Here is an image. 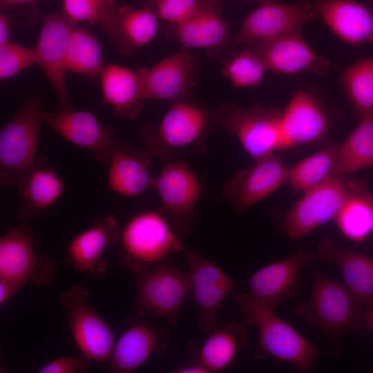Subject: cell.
Here are the masks:
<instances>
[{
	"label": "cell",
	"mask_w": 373,
	"mask_h": 373,
	"mask_svg": "<svg viewBox=\"0 0 373 373\" xmlns=\"http://www.w3.org/2000/svg\"><path fill=\"white\" fill-rule=\"evenodd\" d=\"M309 271L313 279L311 298L297 305L296 311L327 339L332 354L340 357V338L346 334L360 333L365 328V305L344 283L331 278L318 267L311 265Z\"/></svg>",
	"instance_id": "obj_1"
},
{
	"label": "cell",
	"mask_w": 373,
	"mask_h": 373,
	"mask_svg": "<svg viewBox=\"0 0 373 373\" xmlns=\"http://www.w3.org/2000/svg\"><path fill=\"white\" fill-rule=\"evenodd\" d=\"M235 303L245 325L254 326L259 334V359L271 356L292 365L298 372L314 366L318 354L315 344L301 335L273 311L254 300L247 294H238Z\"/></svg>",
	"instance_id": "obj_2"
},
{
	"label": "cell",
	"mask_w": 373,
	"mask_h": 373,
	"mask_svg": "<svg viewBox=\"0 0 373 373\" xmlns=\"http://www.w3.org/2000/svg\"><path fill=\"white\" fill-rule=\"evenodd\" d=\"M42 99L28 98L0 132L1 186L17 184L35 164L43 119Z\"/></svg>",
	"instance_id": "obj_3"
},
{
	"label": "cell",
	"mask_w": 373,
	"mask_h": 373,
	"mask_svg": "<svg viewBox=\"0 0 373 373\" xmlns=\"http://www.w3.org/2000/svg\"><path fill=\"white\" fill-rule=\"evenodd\" d=\"M119 240L124 263L138 274L183 248L179 233L155 211H144L132 217L121 230Z\"/></svg>",
	"instance_id": "obj_4"
},
{
	"label": "cell",
	"mask_w": 373,
	"mask_h": 373,
	"mask_svg": "<svg viewBox=\"0 0 373 373\" xmlns=\"http://www.w3.org/2000/svg\"><path fill=\"white\" fill-rule=\"evenodd\" d=\"M278 107L256 103L249 107L224 103L216 113L219 124L237 137L254 161L273 154L281 147L280 122Z\"/></svg>",
	"instance_id": "obj_5"
},
{
	"label": "cell",
	"mask_w": 373,
	"mask_h": 373,
	"mask_svg": "<svg viewBox=\"0 0 373 373\" xmlns=\"http://www.w3.org/2000/svg\"><path fill=\"white\" fill-rule=\"evenodd\" d=\"M90 291L74 286L59 297L74 342L81 352L95 362L108 361L114 348V334L90 302Z\"/></svg>",
	"instance_id": "obj_6"
},
{
	"label": "cell",
	"mask_w": 373,
	"mask_h": 373,
	"mask_svg": "<svg viewBox=\"0 0 373 373\" xmlns=\"http://www.w3.org/2000/svg\"><path fill=\"white\" fill-rule=\"evenodd\" d=\"M55 263L37 250L28 222L0 238V279L22 288L30 282L48 285L55 273Z\"/></svg>",
	"instance_id": "obj_7"
},
{
	"label": "cell",
	"mask_w": 373,
	"mask_h": 373,
	"mask_svg": "<svg viewBox=\"0 0 373 373\" xmlns=\"http://www.w3.org/2000/svg\"><path fill=\"white\" fill-rule=\"evenodd\" d=\"M139 274L135 299L139 310L176 325L180 308L191 293L189 272L161 264Z\"/></svg>",
	"instance_id": "obj_8"
},
{
	"label": "cell",
	"mask_w": 373,
	"mask_h": 373,
	"mask_svg": "<svg viewBox=\"0 0 373 373\" xmlns=\"http://www.w3.org/2000/svg\"><path fill=\"white\" fill-rule=\"evenodd\" d=\"M355 184L332 175L321 184L303 193L285 220V229L294 240L302 239L334 219L352 192Z\"/></svg>",
	"instance_id": "obj_9"
},
{
	"label": "cell",
	"mask_w": 373,
	"mask_h": 373,
	"mask_svg": "<svg viewBox=\"0 0 373 373\" xmlns=\"http://www.w3.org/2000/svg\"><path fill=\"white\" fill-rule=\"evenodd\" d=\"M185 259L189 269L191 293L197 308L198 325L210 332L218 326L220 307L233 291L236 280L192 249H186Z\"/></svg>",
	"instance_id": "obj_10"
},
{
	"label": "cell",
	"mask_w": 373,
	"mask_h": 373,
	"mask_svg": "<svg viewBox=\"0 0 373 373\" xmlns=\"http://www.w3.org/2000/svg\"><path fill=\"white\" fill-rule=\"evenodd\" d=\"M315 260L314 253L306 246L301 247L289 257L268 264L251 275L247 295L276 311L280 305L298 294L303 271Z\"/></svg>",
	"instance_id": "obj_11"
},
{
	"label": "cell",
	"mask_w": 373,
	"mask_h": 373,
	"mask_svg": "<svg viewBox=\"0 0 373 373\" xmlns=\"http://www.w3.org/2000/svg\"><path fill=\"white\" fill-rule=\"evenodd\" d=\"M317 18L314 4L309 0H296L291 4L268 1L243 20L234 38L237 45L266 41L291 32L301 30Z\"/></svg>",
	"instance_id": "obj_12"
},
{
	"label": "cell",
	"mask_w": 373,
	"mask_h": 373,
	"mask_svg": "<svg viewBox=\"0 0 373 373\" xmlns=\"http://www.w3.org/2000/svg\"><path fill=\"white\" fill-rule=\"evenodd\" d=\"M152 185L175 231L179 234L189 231L200 193L198 179L189 164L184 160L167 164L153 179Z\"/></svg>",
	"instance_id": "obj_13"
},
{
	"label": "cell",
	"mask_w": 373,
	"mask_h": 373,
	"mask_svg": "<svg viewBox=\"0 0 373 373\" xmlns=\"http://www.w3.org/2000/svg\"><path fill=\"white\" fill-rule=\"evenodd\" d=\"M289 169L274 154L255 161L227 181L222 194L233 207L242 211L287 182Z\"/></svg>",
	"instance_id": "obj_14"
},
{
	"label": "cell",
	"mask_w": 373,
	"mask_h": 373,
	"mask_svg": "<svg viewBox=\"0 0 373 373\" xmlns=\"http://www.w3.org/2000/svg\"><path fill=\"white\" fill-rule=\"evenodd\" d=\"M73 21L52 14L44 19L35 50L37 63L46 75L61 109H71L66 82V52Z\"/></svg>",
	"instance_id": "obj_15"
},
{
	"label": "cell",
	"mask_w": 373,
	"mask_h": 373,
	"mask_svg": "<svg viewBox=\"0 0 373 373\" xmlns=\"http://www.w3.org/2000/svg\"><path fill=\"white\" fill-rule=\"evenodd\" d=\"M44 122L66 141L90 151L107 164L116 139L111 126L103 125L93 113L61 109L43 112Z\"/></svg>",
	"instance_id": "obj_16"
},
{
	"label": "cell",
	"mask_w": 373,
	"mask_h": 373,
	"mask_svg": "<svg viewBox=\"0 0 373 373\" xmlns=\"http://www.w3.org/2000/svg\"><path fill=\"white\" fill-rule=\"evenodd\" d=\"M126 323V329L115 341L108 372H131L169 347L166 332L150 322L140 316H130Z\"/></svg>",
	"instance_id": "obj_17"
},
{
	"label": "cell",
	"mask_w": 373,
	"mask_h": 373,
	"mask_svg": "<svg viewBox=\"0 0 373 373\" xmlns=\"http://www.w3.org/2000/svg\"><path fill=\"white\" fill-rule=\"evenodd\" d=\"M251 49L267 70L287 75L310 71L323 75L331 62L318 55L303 38L300 30L253 44Z\"/></svg>",
	"instance_id": "obj_18"
},
{
	"label": "cell",
	"mask_w": 373,
	"mask_h": 373,
	"mask_svg": "<svg viewBox=\"0 0 373 373\" xmlns=\"http://www.w3.org/2000/svg\"><path fill=\"white\" fill-rule=\"evenodd\" d=\"M329 126V118L319 100L312 93L299 89L282 113L280 150L314 142Z\"/></svg>",
	"instance_id": "obj_19"
},
{
	"label": "cell",
	"mask_w": 373,
	"mask_h": 373,
	"mask_svg": "<svg viewBox=\"0 0 373 373\" xmlns=\"http://www.w3.org/2000/svg\"><path fill=\"white\" fill-rule=\"evenodd\" d=\"M197 70L196 58L186 52L173 54L150 68L139 69L144 99L180 97L193 85Z\"/></svg>",
	"instance_id": "obj_20"
},
{
	"label": "cell",
	"mask_w": 373,
	"mask_h": 373,
	"mask_svg": "<svg viewBox=\"0 0 373 373\" xmlns=\"http://www.w3.org/2000/svg\"><path fill=\"white\" fill-rule=\"evenodd\" d=\"M207 113L186 103L172 106L164 116L156 133L145 131L142 143L151 154L160 155L162 147L180 148L191 144L202 133Z\"/></svg>",
	"instance_id": "obj_21"
},
{
	"label": "cell",
	"mask_w": 373,
	"mask_h": 373,
	"mask_svg": "<svg viewBox=\"0 0 373 373\" xmlns=\"http://www.w3.org/2000/svg\"><path fill=\"white\" fill-rule=\"evenodd\" d=\"M20 202L17 218L29 222L53 206L64 191V182L46 157H38L17 183Z\"/></svg>",
	"instance_id": "obj_22"
},
{
	"label": "cell",
	"mask_w": 373,
	"mask_h": 373,
	"mask_svg": "<svg viewBox=\"0 0 373 373\" xmlns=\"http://www.w3.org/2000/svg\"><path fill=\"white\" fill-rule=\"evenodd\" d=\"M120 233L114 215L96 219L90 227L79 232L68 243L66 253L69 264L78 271L102 276L106 270L104 253L111 244L119 240Z\"/></svg>",
	"instance_id": "obj_23"
},
{
	"label": "cell",
	"mask_w": 373,
	"mask_h": 373,
	"mask_svg": "<svg viewBox=\"0 0 373 373\" xmlns=\"http://www.w3.org/2000/svg\"><path fill=\"white\" fill-rule=\"evenodd\" d=\"M314 8L332 31L351 44L373 43V15L352 0H314Z\"/></svg>",
	"instance_id": "obj_24"
},
{
	"label": "cell",
	"mask_w": 373,
	"mask_h": 373,
	"mask_svg": "<svg viewBox=\"0 0 373 373\" xmlns=\"http://www.w3.org/2000/svg\"><path fill=\"white\" fill-rule=\"evenodd\" d=\"M318 260L337 266L344 284L363 305L373 303V259L365 254L338 247L325 238L317 249Z\"/></svg>",
	"instance_id": "obj_25"
},
{
	"label": "cell",
	"mask_w": 373,
	"mask_h": 373,
	"mask_svg": "<svg viewBox=\"0 0 373 373\" xmlns=\"http://www.w3.org/2000/svg\"><path fill=\"white\" fill-rule=\"evenodd\" d=\"M147 155L130 150L117 140L113 146L107 173V183L111 190L121 195L135 197L152 185Z\"/></svg>",
	"instance_id": "obj_26"
},
{
	"label": "cell",
	"mask_w": 373,
	"mask_h": 373,
	"mask_svg": "<svg viewBox=\"0 0 373 373\" xmlns=\"http://www.w3.org/2000/svg\"><path fill=\"white\" fill-rule=\"evenodd\" d=\"M100 76L104 103L111 105L119 117L135 118L141 112L144 99L138 70L109 64Z\"/></svg>",
	"instance_id": "obj_27"
},
{
	"label": "cell",
	"mask_w": 373,
	"mask_h": 373,
	"mask_svg": "<svg viewBox=\"0 0 373 373\" xmlns=\"http://www.w3.org/2000/svg\"><path fill=\"white\" fill-rule=\"evenodd\" d=\"M207 338L195 352L197 363L208 372H218L227 368L248 343L246 328L228 323L209 332Z\"/></svg>",
	"instance_id": "obj_28"
},
{
	"label": "cell",
	"mask_w": 373,
	"mask_h": 373,
	"mask_svg": "<svg viewBox=\"0 0 373 373\" xmlns=\"http://www.w3.org/2000/svg\"><path fill=\"white\" fill-rule=\"evenodd\" d=\"M228 23L218 10L205 12L185 22L174 25L171 35L186 48H213L228 39Z\"/></svg>",
	"instance_id": "obj_29"
},
{
	"label": "cell",
	"mask_w": 373,
	"mask_h": 373,
	"mask_svg": "<svg viewBox=\"0 0 373 373\" xmlns=\"http://www.w3.org/2000/svg\"><path fill=\"white\" fill-rule=\"evenodd\" d=\"M108 34L126 49L146 45L155 37L157 20L149 9L128 10L113 15L105 26Z\"/></svg>",
	"instance_id": "obj_30"
},
{
	"label": "cell",
	"mask_w": 373,
	"mask_h": 373,
	"mask_svg": "<svg viewBox=\"0 0 373 373\" xmlns=\"http://www.w3.org/2000/svg\"><path fill=\"white\" fill-rule=\"evenodd\" d=\"M373 164V112L361 117L357 126L341 144L333 174L352 173Z\"/></svg>",
	"instance_id": "obj_31"
},
{
	"label": "cell",
	"mask_w": 373,
	"mask_h": 373,
	"mask_svg": "<svg viewBox=\"0 0 373 373\" xmlns=\"http://www.w3.org/2000/svg\"><path fill=\"white\" fill-rule=\"evenodd\" d=\"M334 220L346 237L362 241L373 231V198L355 184Z\"/></svg>",
	"instance_id": "obj_32"
},
{
	"label": "cell",
	"mask_w": 373,
	"mask_h": 373,
	"mask_svg": "<svg viewBox=\"0 0 373 373\" xmlns=\"http://www.w3.org/2000/svg\"><path fill=\"white\" fill-rule=\"evenodd\" d=\"M341 144H330L301 160L288 170L287 182L296 191L305 193L331 175Z\"/></svg>",
	"instance_id": "obj_33"
},
{
	"label": "cell",
	"mask_w": 373,
	"mask_h": 373,
	"mask_svg": "<svg viewBox=\"0 0 373 373\" xmlns=\"http://www.w3.org/2000/svg\"><path fill=\"white\" fill-rule=\"evenodd\" d=\"M65 66L66 71L96 75L104 66L100 46L88 30L73 28L68 38Z\"/></svg>",
	"instance_id": "obj_34"
},
{
	"label": "cell",
	"mask_w": 373,
	"mask_h": 373,
	"mask_svg": "<svg viewBox=\"0 0 373 373\" xmlns=\"http://www.w3.org/2000/svg\"><path fill=\"white\" fill-rule=\"evenodd\" d=\"M341 81L356 111L363 117L373 112V57L358 61L342 73Z\"/></svg>",
	"instance_id": "obj_35"
},
{
	"label": "cell",
	"mask_w": 373,
	"mask_h": 373,
	"mask_svg": "<svg viewBox=\"0 0 373 373\" xmlns=\"http://www.w3.org/2000/svg\"><path fill=\"white\" fill-rule=\"evenodd\" d=\"M267 70L261 59L250 48L226 62L222 68L223 75L238 88L251 87L260 84Z\"/></svg>",
	"instance_id": "obj_36"
},
{
	"label": "cell",
	"mask_w": 373,
	"mask_h": 373,
	"mask_svg": "<svg viewBox=\"0 0 373 373\" xmlns=\"http://www.w3.org/2000/svg\"><path fill=\"white\" fill-rule=\"evenodd\" d=\"M218 8L216 0H157L158 16L174 25Z\"/></svg>",
	"instance_id": "obj_37"
},
{
	"label": "cell",
	"mask_w": 373,
	"mask_h": 373,
	"mask_svg": "<svg viewBox=\"0 0 373 373\" xmlns=\"http://www.w3.org/2000/svg\"><path fill=\"white\" fill-rule=\"evenodd\" d=\"M63 9L73 22H102L104 25L113 14L110 10L111 0H62Z\"/></svg>",
	"instance_id": "obj_38"
},
{
	"label": "cell",
	"mask_w": 373,
	"mask_h": 373,
	"mask_svg": "<svg viewBox=\"0 0 373 373\" xmlns=\"http://www.w3.org/2000/svg\"><path fill=\"white\" fill-rule=\"evenodd\" d=\"M37 63L35 48L9 41L0 45V78L5 79Z\"/></svg>",
	"instance_id": "obj_39"
},
{
	"label": "cell",
	"mask_w": 373,
	"mask_h": 373,
	"mask_svg": "<svg viewBox=\"0 0 373 373\" xmlns=\"http://www.w3.org/2000/svg\"><path fill=\"white\" fill-rule=\"evenodd\" d=\"M91 360L81 354L77 356H64L54 358L38 370V373H82L87 372Z\"/></svg>",
	"instance_id": "obj_40"
},
{
	"label": "cell",
	"mask_w": 373,
	"mask_h": 373,
	"mask_svg": "<svg viewBox=\"0 0 373 373\" xmlns=\"http://www.w3.org/2000/svg\"><path fill=\"white\" fill-rule=\"evenodd\" d=\"M19 289L15 284L0 279V305H3Z\"/></svg>",
	"instance_id": "obj_41"
},
{
	"label": "cell",
	"mask_w": 373,
	"mask_h": 373,
	"mask_svg": "<svg viewBox=\"0 0 373 373\" xmlns=\"http://www.w3.org/2000/svg\"><path fill=\"white\" fill-rule=\"evenodd\" d=\"M12 30V21L6 15H0V45L10 41L9 37Z\"/></svg>",
	"instance_id": "obj_42"
},
{
	"label": "cell",
	"mask_w": 373,
	"mask_h": 373,
	"mask_svg": "<svg viewBox=\"0 0 373 373\" xmlns=\"http://www.w3.org/2000/svg\"><path fill=\"white\" fill-rule=\"evenodd\" d=\"M174 373H209L208 370L200 363L195 362L191 365L178 368L173 371Z\"/></svg>",
	"instance_id": "obj_43"
},
{
	"label": "cell",
	"mask_w": 373,
	"mask_h": 373,
	"mask_svg": "<svg viewBox=\"0 0 373 373\" xmlns=\"http://www.w3.org/2000/svg\"><path fill=\"white\" fill-rule=\"evenodd\" d=\"M363 321L365 328L373 332V303L365 305L363 313Z\"/></svg>",
	"instance_id": "obj_44"
},
{
	"label": "cell",
	"mask_w": 373,
	"mask_h": 373,
	"mask_svg": "<svg viewBox=\"0 0 373 373\" xmlns=\"http://www.w3.org/2000/svg\"><path fill=\"white\" fill-rule=\"evenodd\" d=\"M37 0H0L1 7L20 5L26 3L33 2Z\"/></svg>",
	"instance_id": "obj_45"
},
{
	"label": "cell",
	"mask_w": 373,
	"mask_h": 373,
	"mask_svg": "<svg viewBox=\"0 0 373 373\" xmlns=\"http://www.w3.org/2000/svg\"><path fill=\"white\" fill-rule=\"evenodd\" d=\"M253 1H260L261 3H263V2H265V1H277V0H253Z\"/></svg>",
	"instance_id": "obj_46"
},
{
	"label": "cell",
	"mask_w": 373,
	"mask_h": 373,
	"mask_svg": "<svg viewBox=\"0 0 373 373\" xmlns=\"http://www.w3.org/2000/svg\"><path fill=\"white\" fill-rule=\"evenodd\" d=\"M372 3H373V0H372Z\"/></svg>",
	"instance_id": "obj_47"
}]
</instances>
